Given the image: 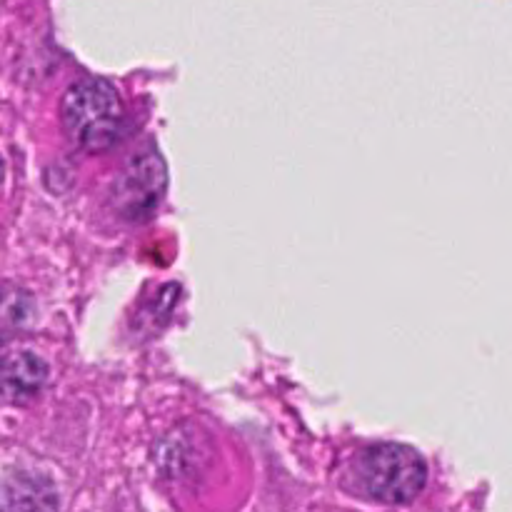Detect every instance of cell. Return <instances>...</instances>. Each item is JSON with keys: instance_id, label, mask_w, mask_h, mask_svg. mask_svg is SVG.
Wrapping results in <instances>:
<instances>
[{"instance_id": "cell-4", "label": "cell", "mask_w": 512, "mask_h": 512, "mask_svg": "<svg viewBox=\"0 0 512 512\" xmlns=\"http://www.w3.org/2000/svg\"><path fill=\"white\" fill-rule=\"evenodd\" d=\"M48 375V363L40 355L30 353V350L10 355L5 363V395L15 403L33 398L45 388Z\"/></svg>"}, {"instance_id": "cell-1", "label": "cell", "mask_w": 512, "mask_h": 512, "mask_svg": "<svg viewBox=\"0 0 512 512\" xmlns=\"http://www.w3.org/2000/svg\"><path fill=\"white\" fill-rule=\"evenodd\" d=\"M60 123L75 148L85 153H105L115 145L123 125L118 90L103 78L78 80L63 95Z\"/></svg>"}, {"instance_id": "cell-5", "label": "cell", "mask_w": 512, "mask_h": 512, "mask_svg": "<svg viewBox=\"0 0 512 512\" xmlns=\"http://www.w3.org/2000/svg\"><path fill=\"white\" fill-rule=\"evenodd\" d=\"M5 512H58V495L45 478L18 473L5 483Z\"/></svg>"}, {"instance_id": "cell-3", "label": "cell", "mask_w": 512, "mask_h": 512, "mask_svg": "<svg viewBox=\"0 0 512 512\" xmlns=\"http://www.w3.org/2000/svg\"><path fill=\"white\" fill-rule=\"evenodd\" d=\"M168 188V168L158 150L133 153L113 180V208L125 220H145L153 215Z\"/></svg>"}, {"instance_id": "cell-2", "label": "cell", "mask_w": 512, "mask_h": 512, "mask_svg": "<svg viewBox=\"0 0 512 512\" xmlns=\"http://www.w3.org/2000/svg\"><path fill=\"white\" fill-rule=\"evenodd\" d=\"M358 473L365 493L385 505L413 503L428 483V463L423 455L400 443H380L365 450Z\"/></svg>"}]
</instances>
